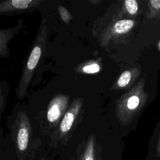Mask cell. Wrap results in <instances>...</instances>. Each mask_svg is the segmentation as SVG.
Masks as SVG:
<instances>
[{"mask_svg":"<svg viewBox=\"0 0 160 160\" xmlns=\"http://www.w3.org/2000/svg\"><path fill=\"white\" fill-rule=\"evenodd\" d=\"M95 145L96 138L92 134L88 138L79 160H96Z\"/></svg>","mask_w":160,"mask_h":160,"instance_id":"cell-11","label":"cell"},{"mask_svg":"<svg viewBox=\"0 0 160 160\" xmlns=\"http://www.w3.org/2000/svg\"><path fill=\"white\" fill-rule=\"evenodd\" d=\"M45 0H0V16H12L42 9Z\"/></svg>","mask_w":160,"mask_h":160,"instance_id":"cell-5","label":"cell"},{"mask_svg":"<svg viewBox=\"0 0 160 160\" xmlns=\"http://www.w3.org/2000/svg\"><path fill=\"white\" fill-rule=\"evenodd\" d=\"M69 95L59 93L54 95L48 104L46 118L51 127L58 126L70 104Z\"/></svg>","mask_w":160,"mask_h":160,"instance_id":"cell-6","label":"cell"},{"mask_svg":"<svg viewBox=\"0 0 160 160\" xmlns=\"http://www.w3.org/2000/svg\"><path fill=\"white\" fill-rule=\"evenodd\" d=\"M146 3L148 7L147 19H154L160 24V0H148Z\"/></svg>","mask_w":160,"mask_h":160,"instance_id":"cell-13","label":"cell"},{"mask_svg":"<svg viewBox=\"0 0 160 160\" xmlns=\"http://www.w3.org/2000/svg\"><path fill=\"white\" fill-rule=\"evenodd\" d=\"M136 25L135 19L112 21L101 25H93L92 32L99 46L107 48L111 44H118L125 40Z\"/></svg>","mask_w":160,"mask_h":160,"instance_id":"cell-3","label":"cell"},{"mask_svg":"<svg viewBox=\"0 0 160 160\" xmlns=\"http://www.w3.org/2000/svg\"><path fill=\"white\" fill-rule=\"evenodd\" d=\"M102 0H89V2L92 5H98L102 2Z\"/></svg>","mask_w":160,"mask_h":160,"instance_id":"cell-16","label":"cell"},{"mask_svg":"<svg viewBox=\"0 0 160 160\" xmlns=\"http://www.w3.org/2000/svg\"><path fill=\"white\" fill-rule=\"evenodd\" d=\"M83 102L82 98H76L70 104L58 126V134L59 139L67 136L78 122L79 117L82 116Z\"/></svg>","mask_w":160,"mask_h":160,"instance_id":"cell-7","label":"cell"},{"mask_svg":"<svg viewBox=\"0 0 160 160\" xmlns=\"http://www.w3.org/2000/svg\"><path fill=\"white\" fill-rule=\"evenodd\" d=\"M22 19H19L13 27L7 29H0V58L7 59L10 57L9 42L24 29Z\"/></svg>","mask_w":160,"mask_h":160,"instance_id":"cell-9","label":"cell"},{"mask_svg":"<svg viewBox=\"0 0 160 160\" xmlns=\"http://www.w3.org/2000/svg\"><path fill=\"white\" fill-rule=\"evenodd\" d=\"M3 71V70H1V69H0V71Z\"/></svg>","mask_w":160,"mask_h":160,"instance_id":"cell-17","label":"cell"},{"mask_svg":"<svg viewBox=\"0 0 160 160\" xmlns=\"http://www.w3.org/2000/svg\"><path fill=\"white\" fill-rule=\"evenodd\" d=\"M9 125L18 150L25 152L32 136V124L27 110L18 102L8 117Z\"/></svg>","mask_w":160,"mask_h":160,"instance_id":"cell-4","label":"cell"},{"mask_svg":"<svg viewBox=\"0 0 160 160\" xmlns=\"http://www.w3.org/2000/svg\"><path fill=\"white\" fill-rule=\"evenodd\" d=\"M141 74L139 67H133L125 70L114 80L111 89L115 91H125L130 89L139 80Z\"/></svg>","mask_w":160,"mask_h":160,"instance_id":"cell-8","label":"cell"},{"mask_svg":"<svg viewBox=\"0 0 160 160\" xmlns=\"http://www.w3.org/2000/svg\"><path fill=\"white\" fill-rule=\"evenodd\" d=\"M156 155L158 157H160V134L156 146Z\"/></svg>","mask_w":160,"mask_h":160,"instance_id":"cell-15","label":"cell"},{"mask_svg":"<svg viewBox=\"0 0 160 160\" xmlns=\"http://www.w3.org/2000/svg\"><path fill=\"white\" fill-rule=\"evenodd\" d=\"M102 69L101 61L99 59H92L86 61L78 66L76 71L85 74H92L100 72Z\"/></svg>","mask_w":160,"mask_h":160,"instance_id":"cell-10","label":"cell"},{"mask_svg":"<svg viewBox=\"0 0 160 160\" xmlns=\"http://www.w3.org/2000/svg\"><path fill=\"white\" fill-rule=\"evenodd\" d=\"M146 74L141 76L138 82L115 102V116L121 126H127L144 108L148 99L145 91Z\"/></svg>","mask_w":160,"mask_h":160,"instance_id":"cell-2","label":"cell"},{"mask_svg":"<svg viewBox=\"0 0 160 160\" xmlns=\"http://www.w3.org/2000/svg\"><path fill=\"white\" fill-rule=\"evenodd\" d=\"M58 11L61 20L66 24H69L72 19V14L69 10L63 6H59L58 8Z\"/></svg>","mask_w":160,"mask_h":160,"instance_id":"cell-14","label":"cell"},{"mask_svg":"<svg viewBox=\"0 0 160 160\" xmlns=\"http://www.w3.org/2000/svg\"><path fill=\"white\" fill-rule=\"evenodd\" d=\"M10 85L8 81L3 80L0 81V120L5 111L8 101Z\"/></svg>","mask_w":160,"mask_h":160,"instance_id":"cell-12","label":"cell"},{"mask_svg":"<svg viewBox=\"0 0 160 160\" xmlns=\"http://www.w3.org/2000/svg\"><path fill=\"white\" fill-rule=\"evenodd\" d=\"M49 36V24L45 17L42 18L38 32L29 51L22 69L15 94L19 101L23 100L39 63L45 55Z\"/></svg>","mask_w":160,"mask_h":160,"instance_id":"cell-1","label":"cell"}]
</instances>
